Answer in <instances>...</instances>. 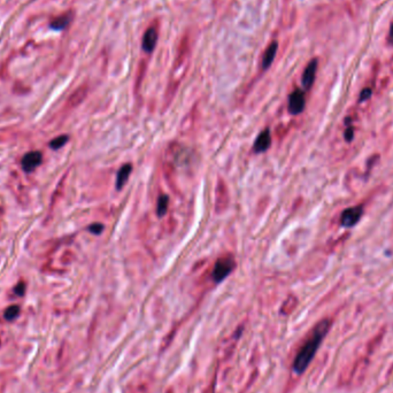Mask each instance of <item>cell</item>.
I'll list each match as a JSON object with an SVG mask.
<instances>
[{
  "instance_id": "1",
  "label": "cell",
  "mask_w": 393,
  "mask_h": 393,
  "mask_svg": "<svg viewBox=\"0 0 393 393\" xmlns=\"http://www.w3.org/2000/svg\"><path fill=\"white\" fill-rule=\"evenodd\" d=\"M332 325L331 319H323L321 321L316 323L307 336V339L301 345L299 352L297 353L296 359L293 362V369L294 372L298 374H303L305 370L308 368L309 363L315 357L316 352H318L320 345L322 344L323 339L330 331V328Z\"/></svg>"
},
{
  "instance_id": "2",
  "label": "cell",
  "mask_w": 393,
  "mask_h": 393,
  "mask_svg": "<svg viewBox=\"0 0 393 393\" xmlns=\"http://www.w3.org/2000/svg\"><path fill=\"white\" fill-rule=\"evenodd\" d=\"M383 335H384V331L375 336L368 343V347L366 348V351L344 369L340 378H339V384L344 388H352V386H359L363 382L366 374L368 372L370 360H372L376 348L381 344Z\"/></svg>"
},
{
  "instance_id": "3",
  "label": "cell",
  "mask_w": 393,
  "mask_h": 393,
  "mask_svg": "<svg viewBox=\"0 0 393 393\" xmlns=\"http://www.w3.org/2000/svg\"><path fill=\"white\" fill-rule=\"evenodd\" d=\"M234 268H236V261L232 256H224V258L218 259L212 272V280L215 283H221L229 276Z\"/></svg>"
},
{
  "instance_id": "4",
  "label": "cell",
  "mask_w": 393,
  "mask_h": 393,
  "mask_svg": "<svg viewBox=\"0 0 393 393\" xmlns=\"http://www.w3.org/2000/svg\"><path fill=\"white\" fill-rule=\"evenodd\" d=\"M364 208L362 205H357L353 207L346 208L340 215V224L345 228H352L357 226L362 217Z\"/></svg>"
},
{
  "instance_id": "5",
  "label": "cell",
  "mask_w": 393,
  "mask_h": 393,
  "mask_svg": "<svg viewBox=\"0 0 393 393\" xmlns=\"http://www.w3.org/2000/svg\"><path fill=\"white\" fill-rule=\"evenodd\" d=\"M306 106V96L305 92L300 89H296L289 96V105H287V110L292 115H298L304 112Z\"/></svg>"
},
{
  "instance_id": "6",
  "label": "cell",
  "mask_w": 393,
  "mask_h": 393,
  "mask_svg": "<svg viewBox=\"0 0 393 393\" xmlns=\"http://www.w3.org/2000/svg\"><path fill=\"white\" fill-rule=\"evenodd\" d=\"M43 162V154L38 151H33L24 154L22 158L21 166L25 173H33Z\"/></svg>"
},
{
  "instance_id": "7",
  "label": "cell",
  "mask_w": 393,
  "mask_h": 393,
  "mask_svg": "<svg viewBox=\"0 0 393 393\" xmlns=\"http://www.w3.org/2000/svg\"><path fill=\"white\" fill-rule=\"evenodd\" d=\"M318 66H319L318 59L310 60L308 65L306 66L305 71L303 72V78H301V82H303V85L304 88H305V90H309V89L313 87L314 82H315L316 71H318Z\"/></svg>"
},
{
  "instance_id": "8",
  "label": "cell",
  "mask_w": 393,
  "mask_h": 393,
  "mask_svg": "<svg viewBox=\"0 0 393 393\" xmlns=\"http://www.w3.org/2000/svg\"><path fill=\"white\" fill-rule=\"evenodd\" d=\"M157 42H158V29L157 27L152 25V27H150L146 31H145L144 36H143L142 47L143 50H144V52L146 53L153 52L155 45H157Z\"/></svg>"
},
{
  "instance_id": "9",
  "label": "cell",
  "mask_w": 393,
  "mask_h": 393,
  "mask_svg": "<svg viewBox=\"0 0 393 393\" xmlns=\"http://www.w3.org/2000/svg\"><path fill=\"white\" fill-rule=\"evenodd\" d=\"M271 145V135H270V130L265 129L264 131H261L259 134L258 137H256L254 145H253V151L254 153H264L270 147Z\"/></svg>"
},
{
  "instance_id": "10",
  "label": "cell",
  "mask_w": 393,
  "mask_h": 393,
  "mask_svg": "<svg viewBox=\"0 0 393 393\" xmlns=\"http://www.w3.org/2000/svg\"><path fill=\"white\" fill-rule=\"evenodd\" d=\"M87 94H88V88L85 87V85H83V87H80L78 89H76L74 92L71 94V97L67 99V103H66V105H67V107H69V108H72V107L78 106V105H80L82 101L85 99Z\"/></svg>"
},
{
  "instance_id": "11",
  "label": "cell",
  "mask_w": 393,
  "mask_h": 393,
  "mask_svg": "<svg viewBox=\"0 0 393 393\" xmlns=\"http://www.w3.org/2000/svg\"><path fill=\"white\" fill-rule=\"evenodd\" d=\"M277 50H278L277 42H272L269 44L267 50L265 51L264 56H262V69H264V71H267V69L271 66L275 56H276Z\"/></svg>"
},
{
  "instance_id": "12",
  "label": "cell",
  "mask_w": 393,
  "mask_h": 393,
  "mask_svg": "<svg viewBox=\"0 0 393 393\" xmlns=\"http://www.w3.org/2000/svg\"><path fill=\"white\" fill-rule=\"evenodd\" d=\"M72 20V14L71 12L61 14L60 17H56L51 21L50 27L54 30H63L66 27H68Z\"/></svg>"
},
{
  "instance_id": "13",
  "label": "cell",
  "mask_w": 393,
  "mask_h": 393,
  "mask_svg": "<svg viewBox=\"0 0 393 393\" xmlns=\"http://www.w3.org/2000/svg\"><path fill=\"white\" fill-rule=\"evenodd\" d=\"M132 172V166L130 163H126L125 166H122L120 168L119 173H117V176H116V189L119 190H122L123 186L126 184V182H128L129 179V176L130 174Z\"/></svg>"
},
{
  "instance_id": "14",
  "label": "cell",
  "mask_w": 393,
  "mask_h": 393,
  "mask_svg": "<svg viewBox=\"0 0 393 393\" xmlns=\"http://www.w3.org/2000/svg\"><path fill=\"white\" fill-rule=\"evenodd\" d=\"M168 205H169V196L167 195H161L158 199L157 204V214L159 217H162L166 215L168 211Z\"/></svg>"
},
{
  "instance_id": "15",
  "label": "cell",
  "mask_w": 393,
  "mask_h": 393,
  "mask_svg": "<svg viewBox=\"0 0 393 393\" xmlns=\"http://www.w3.org/2000/svg\"><path fill=\"white\" fill-rule=\"evenodd\" d=\"M68 139L69 137L67 135H60L50 142V147L52 148V150H59V148L63 147L66 144H67Z\"/></svg>"
},
{
  "instance_id": "16",
  "label": "cell",
  "mask_w": 393,
  "mask_h": 393,
  "mask_svg": "<svg viewBox=\"0 0 393 393\" xmlns=\"http://www.w3.org/2000/svg\"><path fill=\"white\" fill-rule=\"evenodd\" d=\"M18 314H20V307L18 305H12L5 310L4 318L7 320V321H13V320L18 318Z\"/></svg>"
},
{
  "instance_id": "17",
  "label": "cell",
  "mask_w": 393,
  "mask_h": 393,
  "mask_svg": "<svg viewBox=\"0 0 393 393\" xmlns=\"http://www.w3.org/2000/svg\"><path fill=\"white\" fill-rule=\"evenodd\" d=\"M297 303L298 301L296 299V297H290L289 299L285 301V304L283 305V308H282V313L287 314V313L292 312V310L294 309V307L297 306Z\"/></svg>"
},
{
  "instance_id": "18",
  "label": "cell",
  "mask_w": 393,
  "mask_h": 393,
  "mask_svg": "<svg viewBox=\"0 0 393 393\" xmlns=\"http://www.w3.org/2000/svg\"><path fill=\"white\" fill-rule=\"evenodd\" d=\"M89 231L93 234H100L104 231V224L101 223H93L89 227Z\"/></svg>"
},
{
  "instance_id": "19",
  "label": "cell",
  "mask_w": 393,
  "mask_h": 393,
  "mask_svg": "<svg viewBox=\"0 0 393 393\" xmlns=\"http://www.w3.org/2000/svg\"><path fill=\"white\" fill-rule=\"evenodd\" d=\"M372 93H373V90L370 88H364L362 91H361L360 93V101H364V100H368L370 97H372Z\"/></svg>"
},
{
  "instance_id": "20",
  "label": "cell",
  "mask_w": 393,
  "mask_h": 393,
  "mask_svg": "<svg viewBox=\"0 0 393 393\" xmlns=\"http://www.w3.org/2000/svg\"><path fill=\"white\" fill-rule=\"evenodd\" d=\"M344 137H345V141L346 142H351L352 139L354 137V129L353 126H348V128L345 130V134H344Z\"/></svg>"
},
{
  "instance_id": "21",
  "label": "cell",
  "mask_w": 393,
  "mask_h": 393,
  "mask_svg": "<svg viewBox=\"0 0 393 393\" xmlns=\"http://www.w3.org/2000/svg\"><path fill=\"white\" fill-rule=\"evenodd\" d=\"M15 293L18 294V296H23L25 293V284L23 282H20V283L15 286Z\"/></svg>"
},
{
  "instance_id": "22",
  "label": "cell",
  "mask_w": 393,
  "mask_h": 393,
  "mask_svg": "<svg viewBox=\"0 0 393 393\" xmlns=\"http://www.w3.org/2000/svg\"><path fill=\"white\" fill-rule=\"evenodd\" d=\"M389 42L393 45V23H391V27H390V34H389Z\"/></svg>"
},
{
  "instance_id": "23",
  "label": "cell",
  "mask_w": 393,
  "mask_h": 393,
  "mask_svg": "<svg viewBox=\"0 0 393 393\" xmlns=\"http://www.w3.org/2000/svg\"><path fill=\"white\" fill-rule=\"evenodd\" d=\"M390 68H391V71H393V56H392L391 61H390Z\"/></svg>"
}]
</instances>
